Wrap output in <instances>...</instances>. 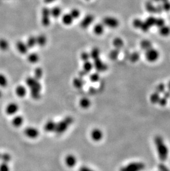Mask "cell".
Instances as JSON below:
<instances>
[{"label": "cell", "instance_id": "cell-37", "mask_svg": "<svg viewBox=\"0 0 170 171\" xmlns=\"http://www.w3.org/2000/svg\"><path fill=\"white\" fill-rule=\"evenodd\" d=\"M90 79L92 83H97L98 81H99V79H100V75H99L98 72H96V73L91 74L90 76Z\"/></svg>", "mask_w": 170, "mask_h": 171}, {"label": "cell", "instance_id": "cell-13", "mask_svg": "<svg viewBox=\"0 0 170 171\" xmlns=\"http://www.w3.org/2000/svg\"><path fill=\"white\" fill-rule=\"evenodd\" d=\"M78 159L73 154H69L65 158V163L69 168H73L77 164Z\"/></svg>", "mask_w": 170, "mask_h": 171}, {"label": "cell", "instance_id": "cell-32", "mask_svg": "<svg viewBox=\"0 0 170 171\" xmlns=\"http://www.w3.org/2000/svg\"><path fill=\"white\" fill-rule=\"evenodd\" d=\"M0 160L2 162H5L8 163L12 160V156L8 153H3L1 154Z\"/></svg>", "mask_w": 170, "mask_h": 171}, {"label": "cell", "instance_id": "cell-7", "mask_svg": "<svg viewBox=\"0 0 170 171\" xmlns=\"http://www.w3.org/2000/svg\"><path fill=\"white\" fill-rule=\"evenodd\" d=\"M51 14L49 8L47 7H44L42 11V23L44 27L49 26L51 19Z\"/></svg>", "mask_w": 170, "mask_h": 171}, {"label": "cell", "instance_id": "cell-36", "mask_svg": "<svg viewBox=\"0 0 170 171\" xmlns=\"http://www.w3.org/2000/svg\"><path fill=\"white\" fill-rule=\"evenodd\" d=\"M70 14H71V16L73 17V19H78L81 16L80 11L78 8H73L72 10H71Z\"/></svg>", "mask_w": 170, "mask_h": 171}, {"label": "cell", "instance_id": "cell-21", "mask_svg": "<svg viewBox=\"0 0 170 171\" xmlns=\"http://www.w3.org/2000/svg\"><path fill=\"white\" fill-rule=\"evenodd\" d=\"M51 16L54 18H59L62 14V8L59 6H55L52 7V9H50Z\"/></svg>", "mask_w": 170, "mask_h": 171}, {"label": "cell", "instance_id": "cell-41", "mask_svg": "<svg viewBox=\"0 0 170 171\" xmlns=\"http://www.w3.org/2000/svg\"><path fill=\"white\" fill-rule=\"evenodd\" d=\"M0 171H10V168L8 164L5 162H2L0 164Z\"/></svg>", "mask_w": 170, "mask_h": 171}, {"label": "cell", "instance_id": "cell-5", "mask_svg": "<svg viewBox=\"0 0 170 171\" xmlns=\"http://www.w3.org/2000/svg\"><path fill=\"white\" fill-rule=\"evenodd\" d=\"M145 168V164L141 162H132L120 169L119 171H142Z\"/></svg>", "mask_w": 170, "mask_h": 171}, {"label": "cell", "instance_id": "cell-9", "mask_svg": "<svg viewBox=\"0 0 170 171\" xmlns=\"http://www.w3.org/2000/svg\"><path fill=\"white\" fill-rule=\"evenodd\" d=\"M93 64V68L97 70V72H104L108 69L107 65L103 62V60H102L100 58L94 60Z\"/></svg>", "mask_w": 170, "mask_h": 171}, {"label": "cell", "instance_id": "cell-12", "mask_svg": "<svg viewBox=\"0 0 170 171\" xmlns=\"http://www.w3.org/2000/svg\"><path fill=\"white\" fill-rule=\"evenodd\" d=\"M91 137L95 142H99L103 137V131L98 128H94L91 132Z\"/></svg>", "mask_w": 170, "mask_h": 171}, {"label": "cell", "instance_id": "cell-33", "mask_svg": "<svg viewBox=\"0 0 170 171\" xmlns=\"http://www.w3.org/2000/svg\"><path fill=\"white\" fill-rule=\"evenodd\" d=\"M8 84L7 78L4 74L0 73V86L2 88L7 87Z\"/></svg>", "mask_w": 170, "mask_h": 171}, {"label": "cell", "instance_id": "cell-23", "mask_svg": "<svg viewBox=\"0 0 170 171\" xmlns=\"http://www.w3.org/2000/svg\"><path fill=\"white\" fill-rule=\"evenodd\" d=\"M91 105V101L88 97H82L80 100V106L83 109H88Z\"/></svg>", "mask_w": 170, "mask_h": 171}, {"label": "cell", "instance_id": "cell-18", "mask_svg": "<svg viewBox=\"0 0 170 171\" xmlns=\"http://www.w3.org/2000/svg\"><path fill=\"white\" fill-rule=\"evenodd\" d=\"M36 40L37 45L42 47H44L47 43V37L44 34H39L36 37Z\"/></svg>", "mask_w": 170, "mask_h": 171}, {"label": "cell", "instance_id": "cell-45", "mask_svg": "<svg viewBox=\"0 0 170 171\" xmlns=\"http://www.w3.org/2000/svg\"><path fill=\"white\" fill-rule=\"evenodd\" d=\"M163 96L166 97V99H169L170 98V91H165L163 93Z\"/></svg>", "mask_w": 170, "mask_h": 171}, {"label": "cell", "instance_id": "cell-16", "mask_svg": "<svg viewBox=\"0 0 170 171\" xmlns=\"http://www.w3.org/2000/svg\"><path fill=\"white\" fill-rule=\"evenodd\" d=\"M105 26L102 23H98L95 24L93 28V32L96 36H101L104 34Z\"/></svg>", "mask_w": 170, "mask_h": 171}, {"label": "cell", "instance_id": "cell-11", "mask_svg": "<svg viewBox=\"0 0 170 171\" xmlns=\"http://www.w3.org/2000/svg\"><path fill=\"white\" fill-rule=\"evenodd\" d=\"M19 110V106L16 102H11L6 107L5 111L8 115L12 116L17 114Z\"/></svg>", "mask_w": 170, "mask_h": 171}, {"label": "cell", "instance_id": "cell-29", "mask_svg": "<svg viewBox=\"0 0 170 171\" xmlns=\"http://www.w3.org/2000/svg\"><path fill=\"white\" fill-rule=\"evenodd\" d=\"M10 44L6 39L1 38L0 39V49L3 51H6L8 49Z\"/></svg>", "mask_w": 170, "mask_h": 171}, {"label": "cell", "instance_id": "cell-14", "mask_svg": "<svg viewBox=\"0 0 170 171\" xmlns=\"http://www.w3.org/2000/svg\"><path fill=\"white\" fill-rule=\"evenodd\" d=\"M57 127V122L52 120H49L46 122L44 126V130L47 132H55Z\"/></svg>", "mask_w": 170, "mask_h": 171}, {"label": "cell", "instance_id": "cell-24", "mask_svg": "<svg viewBox=\"0 0 170 171\" xmlns=\"http://www.w3.org/2000/svg\"><path fill=\"white\" fill-rule=\"evenodd\" d=\"M90 54L91 59H92L93 60H97L98 58H100L101 51L99 50L98 48H93L92 50L91 51V52H90Z\"/></svg>", "mask_w": 170, "mask_h": 171}, {"label": "cell", "instance_id": "cell-47", "mask_svg": "<svg viewBox=\"0 0 170 171\" xmlns=\"http://www.w3.org/2000/svg\"><path fill=\"white\" fill-rule=\"evenodd\" d=\"M2 91H1L0 90V98H1V97H2Z\"/></svg>", "mask_w": 170, "mask_h": 171}, {"label": "cell", "instance_id": "cell-10", "mask_svg": "<svg viewBox=\"0 0 170 171\" xmlns=\"http://www.w3.org/2000/svg\"><path fill=\"white\" fill-rule=\"evenodd\" d=\"M95 20V17L91 14L86 15L80 22V26L82 28L86 29L92 24Z\"/></svg>", "mask_w": 170, "mask_h": 171}, {"label": "cell", "instance_id": "cell-38", "mask_svg": "<svg viewBox=\"0 0 170 171\" xmlns=\"http://www.w3.org/2000/svg\"><path fill=\"white\" fill-rule=\"evenodd\" d=\"M119 55V49H114L113 50L111 51L109 53V58L112 60H116Z\"/></svg>", "mask_w": 170, "mask_h": 171}, {"label": "cell", "instance_id": "cell-4", "mask_svg": "<svg viewBox=\"0 0 170 171\" xmlns=\"http://www.w3.org/2000/svg\"><path fill=\"white\" fill-rule=\"evenodd\" d=\"M145 51V58L148 62L150 63L156 62L159 59L160 56V53L159 51L153 46Z\"/></svg>", "mask_w": 170, "mask_h": 171}, {"label": "cell", "instance_id": "cell-48", "mask_svg": "<svg viewBox=\"0 0 170 171\" xmlns=\"http://www.w3.org/2000/svg\"><path fill=\"white\" fill-rule=\"evenodd\" d=\"M168 88L169 91H170V81L168 83Z\"/></svg>", "mask_w": 170, "mask_h": 171}, {"label": "cell", "instance_id": "cell-19", "mask_svg": "<svg viewBox=\"0 0 170 171\" xmlns=\"http://www.w3.org/2000/svg\"><path fill=\"white\" fill-rule=\"evenodd\" d=\"M74 20L75 19H73V17L71 16L70 13L64 14L62 17V22L65 26H70L73 23Z\"/></svg>", "mask_w": 170, "mask_h": 171}, {"label": "cell", "instance_id": "cell-2", "mask_svg": "<svg viewBox=\"0 0 170 171\" xmlns=\"http://www.w3.org/2000/svg\"><path fill=\"white\" fill-rule=\"evenodd\" d=\"M27 86L31 89V94L34 99L38 100L41 96L40 91L42 90V85L39 80L34 77H28L26 80Z\"/></svg>", "mask_w": 170, "mask_h": 171}, {"label": "cell", "instance_id": "cell-27", "mask_svg": "<svg viewBox=\"0 0 170 171\" xmlns=\"http://www.w3.org/2000/svg\"><path fill=\"white\" fill-rule=\"evenodd\" d=\"M93 68V63L90 62V60L84 62L83 64V70L86 74L90 73Z\"/></svg>", "mask_w": 170, "mask_h": 171}, {"label": "cell", "instance_id": "cell-28", "mask_svg": "<svg viewBox=\"0 0 170 171\" xmlns=\"http://www.w3.org/2000/svg\"><path fill=\"white\" fill-rule=\"evenodd\" d=\"M29 49L33 48L35 45H37V40H36V37L34 36H31L29 37L27 39L26 43Z\"/></svg>", "mask_w": 170, "mask_h": 171}, {"label": "cell", "instance_id": "cell-40", "mask_svg": "<svg viewBox=\"0 0 170 171\" xmlns=\"http://www.w3.org/2000/svg\"><path fill=\"white\" fill-rule=\"evenodd\" d=\"M165 86L162 83L159 84L156 87V92L161 94L165 91Z\"/></svg>", "mask_w": 170, "mask_h": 171}, {"label": "cell", "instance_id": "cell-44", "mask_svg": "<svg viewBox=\"0 0 170 171\" xmlns=\"http://www.w3.org/2000/svg\"><path fill=\"white\" fill-rule=\"evenodd\" d=\"M78 171H95V170L92 169V168H91L90 167L87 166H82L80 168H79Z\"/></svg>", "mask_w": 170, "mask_h": 171}, {"label": "cell", "instance_id": "cell-46", "mask_svg": "<svg viewBox=\"0 0 170 171\" xmlns=\"http://www.w3.org/2000/svg\"><path fill=\"white\" fill-rule=\"evenodd\" d=\"M55 0H44V2L47 3H52V2L55 1Z\"/></svg>", "mask_w": 170, "mask_h": 171}, {"label": "cell", "instance_id": "cell-42", "mask_svg": "<svg viewBox=\"0 0 170 171\" xmlns=\"http://www.w3.org/2000/svg\"><path fill=\"white\" fill-rule=\"evenodd\" d=\"M168 103V99H166V97H160V100L158 101V104L160 105L161 106H165Z\"/></svg>", "mask_w": 170, "mask_h": 171}, {"label": "cell", "instance_id": "cell-50", "mask_svg": "<svg viewBox=\"0 0 170 171\" xmlns=\"http://www.w3.org/2000/svg\"><path fill=\"white\" fill-rule=\"evenodd\" d=\"M86 1H90V0H86Z\"/></svg>", "mask_w": 170, "mask_h": 171}, {"label": "cell", "instance_id": "cell-49", "mask_svg": "<svg viewBox=\"0 0 170 171\" xmlns=\"http://www.w3.org/2000/svg\"><path fill=\"white\" fill-rule=\"evenodd\" d=\"M1 153H0V157H1Z\"/></svg>", "mask_w": 170, "mask_h": 171}, {"label": "cell", "instance_id": "cell-34", "mask_svg": "<svg viewBox=\"0 0 170 171\" xmlns=\"http://www.w3.org/2000/svg\"><path fill=\"white\" fill-rule=\"evenodd\" d=\"M34 78H35L38 80H40L43 75V70L41 68H37L34 73Z\"/></svg>", "mask_w": 170, "mask_h": 171}, {"label": "cell", "instance_id": "cell-15", "mask_svg": "<svg viewBox=\"0 0 170 171\" xmlns=\"http://www.w3.org/2000/svg\"><path fill=\"white\" fill-rule=\"evenodd\" d=\"M16 48L18 52L22 54H26L28 52L29 48L27 47L26 43L21 40H19L17 42Z\"/></svg>", "mask_w": 170, "mask_h": 171}, {"label": "cell", "instance_id": "cell-17", "mask_svg": "<svg viewBox=\"0 0 170 171\" xmlns=\"http://www.w3.org/2000/svg\"><path fill=\"white\" fill-rule=\"evenodd\" d=\"M23 117L21 115H16L13 118L12 120V124L14 127L18 128L23 124Z\"/></svg>", "mask_w": 170, "mask_h": 171}, {"label": "cell", "instance_id": "cell-43", "mask_svg": "<svg viewBox=\"0 0 170 171\" xmlns=\"http://www.w3.org/2000/svg\"><path fill=\"white\" fill-rule=\"evenodd\" d=\"M158 169L159 171H170V169L168 168V167L163 163H160L158 164Z\"/></svg>", "mask_w": 170, "mask_h": 171}, {"label": "cell", "instance_id": "cell-6", "mask_svg": "<svg viewBox=\"0 0 170 171\" xmlns=\"http://www.w3.org/2000/svg\"><path fill=\"white\" fill-rule=\"evenodd\" d=\"M102 23L105 27L109 28L114 29L118 28L120 22L117 18L113 16H106L103 19Z\"/></svg>", "mask_w": 170, "mask_h": 171}, {"label": "cell", "instance_id": "cell-20", "mask_svg": "<svg viewBox=\"0 0 170 171\" xmlns=\"http://www.w3.org/2000/svg\"><path fill=\"white\" fill-rule=\"evenodd\" d=\"M40 60V57L37 53H31L27 57V60L30 63L36 64L38 63Z\"/></svg>", "mask_w": 170, "mask_h": 171}, {"label": "cell", "instance_id": "cell-26", "mask_svg": "<svg viewBox=\"0 0 170 171\" xmlns=\"http://www.w3.org/2000/svg\"><path fill=\"white\" fill-rule=\"evenodd\" d=\"M160 29L159 30V33L161 36L163 37H167L169 36L170 34V27L169 26H167L166 25H165V24L160 27Z\"/></svg>", "mask_w": 170, "mask_h": 171}, {"label": "cell", "instance_id": "cell-30", "mask_svg": "<svg viewBox=\"0 0 170 171\" xmlns=\"http://www.w3.org/2000/svg\"><path fill=\"white\" fill-rule=\"evenodd\" d=\"M113 44L116 49H119L123 47L124 45V42L123 39L121 38H116L113 41Z\"/></svg>", "mask_w": 170, "mask_h": 171}, {"label": "cell", "instance_id": "cell-25", "mask_svg": "<svg viewBox=\"0 0 170 171\" xmlns=\"http://www.w3.org/2000/svg\"><path fill=\"white\" fill-rule=\"evenodd\" d=\"M85 84V81L83 80L82 78L78 77L73 79V85L74 87L77 89H81L82 88Z\"/></svg>", "mask_w": 170, "mask_h": 171}, {"label": "cell", "instance_id": "cell-8", "mask_svg": "<svg viewBox=\"0 0 170 171\" xmlns=\"http://www.w3.org/2000/svg\"><path fill=\"white\" fill-rule=\"evenodd\" d=\"M24 133L27 137L31 139H36L40 135V132L38 128L34 127H27L24 129Z\"/></svg>", "mask_w": 170, "mask_h": 171}, {"label": "cell", "instance_id": "cell-3", "mask_svg": "<svg viewBox=\"0 0 170 171\" xmlns=\"http://www.w3.org/2000/svg\"><path fill=\"white\" fill-rule=\"evenodd\" d=\"M73 122V118L70 116L65 117L61 121L57 122V127L55 132L58 135H62L69 128Z\"/></svg>", "mask_w": 170, "mask_h": 171}, {"label": "cell", "instance_id": "cell-22", "mask_svg": "<svg viewBox=\"0 0 170 171\" xmlns=\"http://www.w3.org/2000/svg\"><path fill=\"white\" fill-rule=\"evenodd\" d=\"M16 94L18 97H24L27 94V89L23 86L19 85L16 88Z\"/></svg>", "mask_w": 170, "mask_h": 171}, {"label": "cell", "instance_id": "cell-39", "mask_svg": "<svg viewBox=\"0 0 170 171\" xmlns=\"http://www.w3.org/2000/svg\"><path fill=\"white\" fill-rule=\"evenodd\" d=\"M81 59L82 60L83 62H87L90 60L91 59L90 57V53L87 52H83L80 55Z\"/></svg>", "mask_w": 170, "mask_h": 171}, {"label": "cell", "instance_id": "cell-1", "mask_svg": "<svg viewBox=\"0 0 170 171\" xmlns=\"http://www.w3.org/2000/svg\"><path fill=\"white\" fill-rule=\"evenodd\" d=\"M154 143L156 146L159 159L161 161H165L168 156V148L162 136L157 135L154 138Z\"/></svg>", "mask_w": 170, "mask_h": 171}, {"label": "cell", "instance_id": "cell-31", "mask_svg": "<svg viewBox=\"0 0 170 171\" xmlns=\"http://www.w3.org/2000/svg\"><path fill=\"white\" fill-rule=\"evenodd\" d=\"M160 95L159 93H157V92L152 93L150 96V102L153 104H158V101L160 100Z\"/></svg>", "mask_w": 170, "mask_h": 171}, {"label": "cell", "instance_id": "cell-35", "mask_svg": "<svg viewBox=\"0 0 170 171\" xmlns=\"http://www.w3.org/2000/svg\"><path fill=\"white\" fill-rule=\"evenodd\" d=\"M140 45L142 49L144 50H146L152 47L153 45L151 42L149 40H144L142 41Z\"/></svg>", "mask_w": 170, "mask_h": 171}]
</instances>
